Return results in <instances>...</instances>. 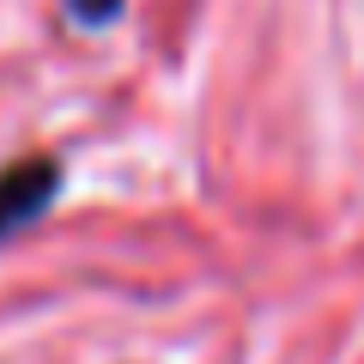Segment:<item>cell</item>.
Wrapping results in <instances>:
<instances>
[{"instance_id": "cell-1", "label": "cell", "mask_w": 364, "mask_h": 364, "mask_svg": "<svg viewBox=\"0 0 364 364\" xmlns=\"http://www.w3.org/2000/svg\"><path fill=\"white\" fill-rule=\"evenodd\" d=\"M61 200V158L55 152H25L13 164H0V243L43 219Z\"/></svg>"}, {"instance_id": "cell-2", "label": "cell", "mask_w": 364, "mask_h": 364, "mask_svg": "<svg viewBox=\"0 0 364 364\" xmlns=\"http://www.w3.org/2000/svg\"><path fill=\"white\" fill-rule=\"evenodd\" d=\"M67 13H73V25L97 31V25H116L122 18V0H67Z\"/></svg>"}]
</instances>
